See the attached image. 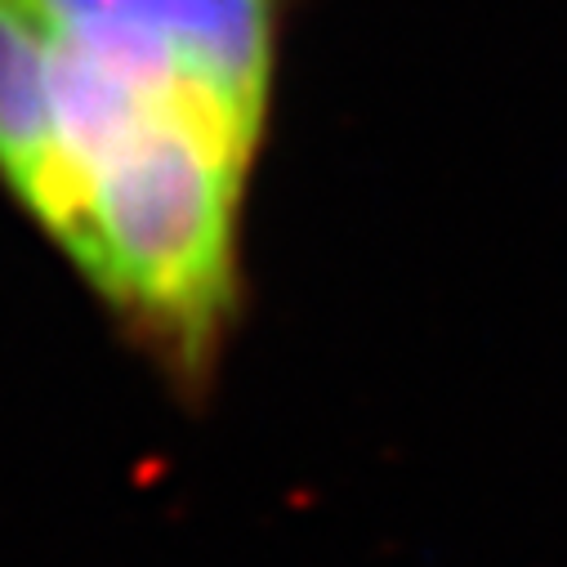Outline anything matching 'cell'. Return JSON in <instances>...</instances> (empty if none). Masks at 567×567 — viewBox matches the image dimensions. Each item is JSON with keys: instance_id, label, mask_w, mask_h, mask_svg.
<instances>
[{"instance_id": "obj_1", "label": "cell", "mask_w": 567, "mask_h": 567, "mask_svg": "<svg viewBox=\"0 0 567 567\" xmlns=\"http://www.w3.org/2000/svg\"><path fill=\"white\" fill-rule=\"evenodd\" d=\"M50 41V179L28 224L184 402L241 318V215L296 0H23Z\"/></svg>"}]
</instances>
